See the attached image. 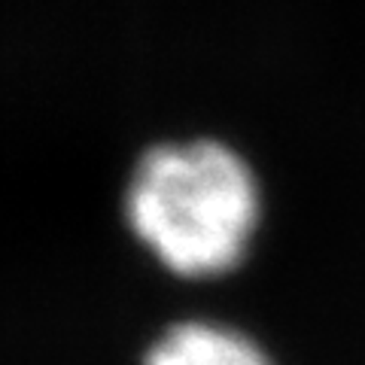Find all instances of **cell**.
I'll return each mask as SVG.
<instances>
[{
    "label": "cell",
    "instance_id": "6da1fadb",
    "mask_svg": "<svg viewBox=\"0 0 365 365\" xmlns=\"http://www.w3.org/2000/svg\"><path fill=\"white\" fill-rule=\"evenodd\" d=\"M125 216L168 271L213 277L244 262L262 220V189L244 155L220 140L162 143L137 162Z\"/></svg>",
    "mask_w": 365,
    "mask_h": 365
},
{
    "label": "cell",
    "instance_id": "7a4b0ae2",
    "mask_svg": "<svg viewBox=\"0 0 365 365\" xmlns=\"http://www.w3.org/2000/svg\"><path fill=\"white\" fill-rule=\"evenodd\" d=\"M143 365H274L250 335L220 323H177L155 341Z\"/></svg>",
    "mask_w": 365,
    "mask_h": 365
}]
</instances>
